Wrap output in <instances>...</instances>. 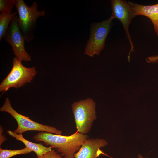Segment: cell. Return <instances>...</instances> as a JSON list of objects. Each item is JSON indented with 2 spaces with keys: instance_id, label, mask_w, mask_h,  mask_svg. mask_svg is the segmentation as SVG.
<instances>
[{
  "instance_id": "8",
  "label": "cell",
  "mask_w": 158,
  "mask_h": 158,
  "mask_svg": "<svg viewBox=\"0 0 158 158\" xmlns=\"http://www.w3.org/2000/svg\"><path fill=\"white\" fill-rule=\"evenodd\" d=\"M112 13L111 17L113 19H117L121 22L130 42L131 49L128 59L131 52L134 51V46L129 31V27L132 20L136 16L130 5L128 2L122 0L111 1Z\"/></svg>"
},
{
  "instance_id": "10",
  "label": "cell",
  "mask_w": 158,
  "mask_h": 158,
  "mask_svg": "<svg viewBox=\"0 0 158 158\" xmlns=\"http://www.w3.org/2000/svg\"><path fill=\"white\" fill-rule=\"evenodd\" d=\"M136 16L143 15L149 18L154 25L155 33L158 36V4L153 5L139 4L128 1Z\"/></svg>"
},
{
  "instance_id": "16",
  "label": "cell",
  "mask_w": 158,
  "mask_h": 158,
  "mask_svg": "<svg viewBox=\"0 0 158 158\" xmlns=\"http://www.w3.org/2000/svg\"><path fill=\"white\" fill-rule=\"evenodd\" d=\"M146 61L148 63H153L158 62V55L147 57L146 58Z\"/></svg>"
},
{
  "instance_id": "18",
  "label": "cell",
  "mask_w": 158,
  "mask_h": 158,
  "mask_svg": "<svg viewBox=\"0 0 158 158\" xmlns=\"http://www.w3.org/2000/svg\"><path fill=\"white\" fill-rule=\"evenodd\" d=\"M138 158H145L143 157L141 155L139 154L138 155Z\"/></svg>"
},
{
  "instance_id": "9",
  "label": "cell",
  "mask_w": 158,
  "mask_h": 158,
  "mask_svg": "<svg viewBox=\"0 0 158 158\" xmlns=\"http://www.w3.org/2000/svg\"><path fill=\"white\" fill-rule=\"evenodd\" d=\"M108 144L106 141L98 138H87L74 155V158H97L104 154L100 148Z\"/></svg>"
},
{
  "instance_id": "14",
  "label": "cell",
  "mask_w": 158,
  "mask_h": 158,
  "mask_svg": "<svg viewBox=\"0 0 158 158\" xmlns=\"http://www.w3.org/2000/svg\"><path fill=\"white\" fill-rule=\"evenodd\" d=\"M15 0H0V12L1 13H12Z\"/></svg>"
},
{
  "instance_id": "3",
  "label": "cell",
  "mask_w": 158,
  "mask_h": 158,
  "mask_svg": "<svg viewBox=\"0 0 158 158\" xmlns=\"http://www.w3.org/2000/svg\"><path fill=\"white\" fill-rule=\"evenodd\" d=\"M96 105L95 101L90 98L71 104L77 131L83 134L89 132L97 118Z\"/></svg>"
},
{
  "instance_id": "2",
  "label": "cell",
  "mask_w": 158,
  "mask_h": 158,
  "mask_svg": "<svg viewBox=\"0 0 158 158\" xmlns=\"http://www.w3.org/2000/svg\"><path fill=\"white\" fill-rule=\"evenodd\" d=\"M15 6L18 14L19 27L25 41L29 42L35 38L34 31L36 27L37 18L44 16L45 11L38 10V5L35 1L29 7L23 0H15Z\"/></svg>"
},
{
  "instance_id": "13",
  "label": "cell",
  "mask_w": 158,
  "mask_h": 158,
  "mask_svg": "<svg viewBox=\"0 0 158 158\" xmlns=\"http://www.w3.org/2000/svg\"><path fill=\"white\" fill-rule=\"evenodd\" d=\"M29 148L25 147L19 150H8L0 148V158H10L19 155L25 154L32 152Z\"/></svg>"
},
{
  "instance_id": "4",
  "label": "cell",
  "mask_w": 158,
  "mask_h": 158,
  "mask_svg": "<svg viewBox=\"0 0 158 158\" xmlns=\"http://www.w3.org/2000/svg\"><path fill=\"white\" fill-rule=\"evenodd\" d=\"M22 61L13 58L10 72L0 85V91L4 92L10 88H18L30 83L37 74L35 67L27 68Z\"/></svg>"
},
{
  "instance_id": "6",
  "label": "cell",
  "mask_w": 158,
  "mask_h": 158,
  "mask_svg": "<svg viewBox=\"0 0 158 158\" xmlns=\"http://www.w3.org/2000/svg\"><path fill=\"white\" fill-rule=\"evenodd\" d=\"M0 111L9 114L16 121L18 126L13 131L17 134H22L26 131H34L58 135L62 134V131L55 127L38 123L32 121L29 117L18 113L12 107L8 98H6L3 106L0 108Z\"/></svg>"
},
{
  "instance_id": "5",
  "label": "cell",
  "mask_w": 158,
  "mask_h": 158,
  "mask_svg": "<svg viewBox=\"0 0 158 158\" xmlns=\"http://www.w3.org/2000/svg\"><path fill=\"white\" fill-rule=\"evenodd\" d=\"M113 19L110 17L102 22L93 23L90 25V34L86 45L84 54L93 57L99 55L104 49L107 37L112 25Z\"/></svg>"
},
{
  "instance_id": "1",
  "label": "cell",
  "mask_w": 158,
  "mask_h": 158,
  "mask_svg": "<svg viewBox=\"0 0 158 158\" xmlns=\"http://www.w3.org/2000/svg\"><path fill=\"white\" fill-rule=\"evenodd\" d=\"M88 136L77 131L69 136H64L41 132L32 137L35 141L43 142L47 146L56 150L63 158H74L84 141Z\"/></svg>"
},
{
  "instance_id": "12",
  "label": "cell",
  "mask_w": 158,
  "mask_h": 158,
  "mask_svg": "<svg viewBox=\"0 0 158 158\" xmlns=\"http://www.w3.org/2000/svg\"><path fill=\"white\" fill-rule=\"evenodd\" d=\"M17 14L16 12L11 13L0 14V41L6 33L10 22L13 18Z\"/></svg>"
},
{
  "instance_id": "11",
  "label": "cell",
  "mask_w": 158,
  "mask_h": 158,
  "mask_svg": "<svg viewBox=\"0 0 158 158\" xmlns=\"http://www.w3.org/2000/svg\"><path fill=\"white\" fill-rule=\"evenodd\" d=\"M7 132L10 136L22 142L26 147L33 151L37 157L44 155L52 150L51 148L50 147H46L41 143H35L29 141L23 137L22 134H17L10 130H7Z\"/></svg>"
},
{
  "instance_id": "17",
  "label": "cell",
  "mask_w": 158,
  "mask_h": 158,
  "mask_svg": "<svg viewBox=\"0 0 158 158\" xmlns=\"http://www.w3.org/2000/svg\"><path fill=\"white\" fill-rule=\"evenodd\" d=\"M4 129L3 127L1 125L0 126V146L2 144L7 140L4 135L2 134L3 132Z\"/></svg>"
},
{
  "instance_id": "15",
  "label": "cell",
  "mask_w": 158,
  "mask_h": 158,
  "mask_svg": "<svg viewBox=\"0 0 158 158\" xmlns=\"http://www.w3.org/2000/svg\"><path fill=\"white\" fill-rule=\"evenodd\" d=\"M37 158H62L60 154H58L57 152L54 150L49 152L46 154L42 156L37 157Z\"/></svg>"
},
{
  "instance_id": "7",
  "label": "cell",
  "mask_w": 158,
  "mask_h": 158,
  "mask_svg": "<svg viewBox=\"0 0 158 158\" xmlns=\"http://www.w3.org/2000/svg\"><path fill=\"white\" fill-rule=\"evenodd\" d=\"M18 19L17 15L13 18L3 38L11 46L17 59L22 61H29L31 60V57L25 49V40L19 27Z\"/></svg>"
}]
</instances>
